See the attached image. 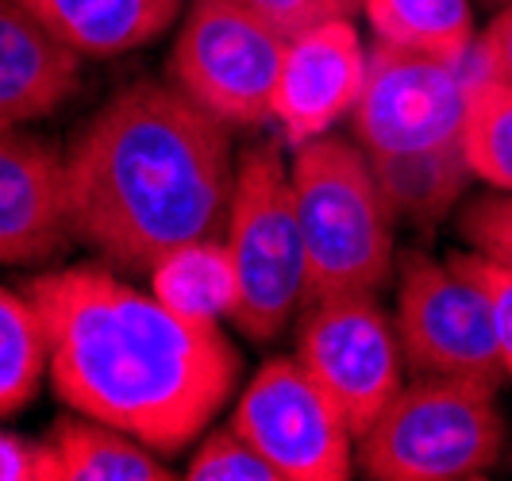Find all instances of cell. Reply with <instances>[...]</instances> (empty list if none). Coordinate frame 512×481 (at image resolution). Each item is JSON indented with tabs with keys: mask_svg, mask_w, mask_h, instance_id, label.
I'll list each match as a JSON object with an SVG mask.
<instances>
[{
	"mask_svg": "<svg viewBox=\"0 0 512 481\" xmlns=\"http://www.w3.org/2000/svg\"><path fill=\"white\" fill-rule=\"evenodd\" d=\"M27 293L51 331L54 397L77 416L174 458L228 405L239 351L220 324L185 320L112 266L47 270Z\"/></svg>",
	"mask_w": 512,
	"mask_h": 481,
	"instance_id": "cell-1",
	"label": "cell"
},
{
	"mask_svg": "<svg viewBox=\"0 0 512 481\" xmlns=\"http://www.w3.org/2000/svg\"><path fill=\"white\" fill-rule=\"evenodd\" d=\"M77 243L124 274H151L170 251L224 235L231 127L170 81H135L93 112L66 147Z\"/></svg>",
	"mask_w": 512,
	"mask_h": 481,
	"instance_id": "cell-2",
	"label": "cell"
},
{
	"mask_svg": "<svg viewBox=\"0 0 512 481\" xmlns=\"http://www.w3.org/2000/svg\"><path fill=\"white\" fill-rule=\"evenodd\" d=\"M305 235L308 297L382 293L397 270V212L370 158L347 135H316L289 162Z\"/></svg>",
	"mask_w": 512,
	"mask_h": 481,
	"instance_id": "cell-3",
	"label": "cell"
},
{
	"mask_svg": "<svg viewBox=\"0 0 512 481\" xmlns=\"http://www.w3.org/2000/svg\"><path fill=\"white\" fill-rule=\"evenodd\" d=\"M505 412L497 385L416 378L359 435L355 462L374 481H474L497 466Z\"/></svg>",
	"mask_w": 512,
	"mask_h": 481,
	"instance_id": "cell-4",
	"label": "cell"
},
{
	"mask_svg": "<svg viewBox=\"0 0 512 481\" xmlns=\"http://www.w3.org/2000/svg\"><path fill=\"white\" fill-rule=\"evenodd\" d=\"M224 243L239 278L231 324L255 343L278 339L305 308L308 258L289 162L274 139H258L235 154Z\"/></svg>",
	"mask_w": 512,
	"mask_h": 481,
	"instance_id": "cell-5",
	"label": "cell"
},
{
	"mask_svg": "<svg viewBox=\"0 0 512 481\" xmlns=\"http://www.w3.org/2000/svg\"><path fill=\"white\" fill-rule=\"evenodd\" d=\"M285 39L239 0H189L166 62L170 85L231 131L274 120Z\"/></svg>",
	"mask_w": 512,
	"mask_h": 481,
	"instance_id": "cell-6",
	"label": "cell"
},
{
	"mask_svg": "<svg viewBox=\"0 0 512 481\" xmlns=\"http://www.w3.org/2000/svg\"><path fill=\"white\" fill-rule=\"evenodd\" d=\"M470 58L370 43V66L351 112V139L370 162L462 147Z\"/></svg>",
	"mask_w": 512,
	"mask_h": 481,
	"instance_id": "cell-7",
	"label": "cell"
},
{
	"mask_svg": "<svg viewBox=\"0 0 512 481\" xmlns=\"http://www.w3.org/2000/svg\"><path fill=\"white\" fill-rule=\"evenodd\" d=\"M397 339L412 378L505 381L493 316L482 289L447 258L424 251L397 258Z\"/></svg>",
	"mask_w": 512,
	"mask_h": 481,
	"instance_id": "cell-8",
	"label": "cell"
},
{
	"mask_svg": "<svg viewBox=\"0 0 512 481\" xmlns=\"http://www.w3.org/2000/svg\"><path fill=\"white\" fill-rule=\"evenodd\" d=\"M228 424L274 462L282 481H347L359 466V435L347 412L297 355L258 366Z\"/></svg>",
	"mask_w": 512,
	"mask_h": 481,
	"instance_id": "cell-9",
	"label": "cell"
},
{
	"mask_svg": "<svg viewBox=\"0 0 512 481\" xmlns=\"http://www.w3.org/2000/svg\"><path fill=\"white\" fill-rule=\"evenodd\" d=\"M297 362L347 412L355 435L370 428L405 385L397 324L378 293H335L297 312Z\"/></svg>",
	"mask_w": 512,
	"mask_h": 481,
	"instance_id": "cell-10",
	"label": "cell"
},
{
	"mask_svg": "<svg viewBox=\"0 0 512 481\" xmlns=\"http://www.w3.org/2000/svg\"><path fill=\"white\" fill-rule=\"evenodd\" d=\"M74 243L66 151L27 127L0 131V266H43Z\"/></svg>",
	"mask_w": 512,
	"mask_h": 481,
	"instance_id": "cell-11",
	"label": "cell"
},
{
	"mask_svg": "<svg viewBox=\"0 0 512 481\" xmlns=\"http://www.w3.org/2000/svg\"><path fill=\"white\" fill-rule=\"evenodd\" d=\"M370 51L351 20H328L289 39L274 85V124L289 147L351 120L366 85Z\"/></svg>",
	"mask_w": 512,
	"mask_h": 481,
	"instance_id": "cell-12",
	"label": "cell"
},
{
	"mask_svg": "<svg viewBox=\"0 0 512 481\" xmlns=\"http://www.w3.org/2000/svg\"><path fill=\"white\" fill-rule=\"evenodd\" d=\"M85 58L20 0H0V131L31 127L70 104Z\"/></svg>",
	"mask_w": 512,
	"mask_h": 481,
	"instance_id": "cell-13",
	"label": "cell"
},
{
	"mask_svg": "<svg viewBox=\"0 0 512 481\" xmlns=\"http://www.w3.org/2000/svg\"><path fill=\"white\" fill-rule=\"evenodd\" d=\"M81 58L143 51L181 20L185 0H20Z\"/></svg>",
	"mask_w": 512,
	"mask_h": 481,
	"instance_id": "cell-14",
	"label": "cell"
},
{
	"mask_svg": "<svg viewBox=\"0 0 512 481\" xmlns=\"http://www.w3.org/2000/svg\"><path fill=\"white\" fill-rule=\"evenodd\" d=\"M47 443L58 458V481H174L170 462L139 443L128 431L89 420L62 416L47 431Z\"/></svg>",
	"mask_w": 512,
	"mask_h": 481,
	"instance_id": "cell-15",
	"label": "cell"
},
{
	"mask_svg": "<svg viewBox=\"0 0 512 481\" xmlns=\"http://www.w3.org/2000/svg\"><path fill=\"white\" fill-rule=\"evenodd\" d=\"M147 278H151L154 297L185 320L220 324L235 312L239 278H235V262L224 235H205L170 251Z\"/></svg>",
	"mask_w": 512,
	"mask_h": 481,
	"instance_id": "cell-16",
	"label": "cell"
},
{
	"mask_svg": "<svg viewBox=\"0 0 512 481\" xmlns=\"http://www.w3.org/2000/svg\"><path fill=\"white\" fill-rule=\"evenodd\" d=\"M370 166L382 181L397 220H409L416 228H436L439 220H447L474 178L462 147L412 154V158H378Z\"/></svg>",
	"mask_w": 512,
	"mask_h": 481,
	"instance_id": "cell-17",
	"label": "cell"
},
{
	"mask_svg": "<svg viewBox=\"0 0 512 481\" xmlns=\"http://www.w3.org/2000/svg\"><path fill=\"white\" fill-rule=\"evenodd\" d=\"M362 16L374 43L439 58H470L478 35L470 0H362Z\"/></svg>",
	"mask_w": 512,
	"mask_h": 481,
	"instance_id": "cell-18",
	"label": "cell"
},
{
	"mask_svg": "<svg viewBox=\"0 0 512 481\" xmlns=\"http://www.w3.org/2000/svg\"><path fill=\"white\" fill-rule=\"evenodd\" d=\"M51 378V331L31 293L0 285V420L16 416Z\"/></svg>",
	"mask_w": 512,
	"mask_h": 481,
	"instance_id": "cell-19",
	"label": "cell"
},
{
	"mask_svg": "<svg viewBox=\"0 0 512 481\" xmlns=\"http://www.w3.org/2000/svg\"><path fill=\"white\" fill-rule=\"evenodd\" d=\"M462 154L474 178L497 193H512V85L474 74L466 85Z\"/></svg>",
	"mask_w": 512,
	"mask_h": 481,
	"instance_id": "cell-20",
	"label": "cell"
},
{
	"mask_svg": "<svg viewBox=\"0 0 512 481\" xmlns=\"http://www.w3.org/2000/svg\"><path fill=\"white\" fill-rule=\"evenodd\" d=\"M185 481H282L274 470V462L258 451L251 439H243L239 431L216 428L205 431L197 451L185 462Z\"/></svg>",
	"mask_w": 512,
	"mask_h": 481,
	"instance_id": "cell-21",
	"label": "cell"
},
{
	"mask_svg": "<svg viewBox=\"0 0 512 481\" xmlns=\"http://www.w3.org/2000/svg\"><path fill=\"white\" fill-rule=\"evenodd\" d=\"M451 262L482 289V297L489 304V316H493V331H497L505 378L512 381V266L509 262H497V258H489L482 251H459L451 254Z\"/></svg>",
	"mask_w": 512,
	"mask_h": 481,
	"instance_id": "cell-22",
	"label": "cell"
},
{
	"mask_svg": "<svg viewBox=\"0 0 512 481\" xmlns=\"http://www.w3.org/2000/svg\"><path fill=\"white\" fill-rule=\"evenodd\" d=\"M459 231L470 243V251H482L512 266V193L493 189L482 201L466 204L459 216Z\"/></svg>",
	"mask_w": 512,
	"mask_h": 481,
	"instance_id": "cell-23",
	"label": "cell"
},
{
	"mask_svg": "<svg viewBox=\"0 0 512 481\" xmlns=\"http://www.w3.org/2000/svg\"><path fill=\"white\" fill-rule=\"evenodd\" d=\"M239 4H247L270 27H278L285 39L328 20H355L362 12V0H239Z\"/></svg>",
	"mask_w": 512,
	"mask_h": 481,
	"instance_id": "cell-24",
	"label": "cell"
},
{
	"mask_svg": "<svg viewBox=\"0 0 512 481\" xmlns=\"http://www.w3.org/2000/svg\"><path fill=\"white\" fill-rule=\"evenodd\" d=\"M0 481H58V458L43 439L0 431Z\"/></svg>",
	"mask_w": 512,
	"mask_h": 481,
	"instance_id": "cell-25",
	"label": "cell"
},
{
	"mask_svg": "<svg viewBox=\"0 0 512 481\" xmlns=\"http://www.w3.org/2000/svg\"><path fill=\"white\" fill-rule=\"evenodd\" d=\"M474 74L497 77L512 85V0L497 4L493 20L474 35V51H470Z\"/></svg>",
	"mask_w": 512,
	"mask_h": 481,
	"instance_id": "cell-26",
	"label": "cell"
},
{
	"mask_svg": "<svg viewBox=\"0 0 512 481\" xmlns=\"http://www.w3.org/2000/svg\"><path fill=\"white\" fill-rule=\"evenodd\" d=\"M486 4H489V8H497V4H505V0H486Z\"/></svg>",
	"mask_w": 512,
	"mask_h": 481,
	"instance_id": "cell-27",
	"label": "cell"
}]
</instances>
